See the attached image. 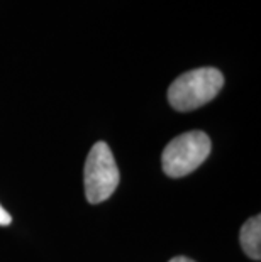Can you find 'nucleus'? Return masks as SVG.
Returning a JSON list of instances; mask_svg holds the SVG:
<instances>
[{"mask_svg":"<svg viewBox=\"0 0 261 262\" xmlns=\"http://www.w3.org/2000/svg\"><path fill=\"white\" fill-rule=\"evenodd\" d=\"M224 86L217 68H197L180 75L168 88V102L178 112H192L212 102Z\"/></svg>","mask_w":261,"mask_h":262,"instance_id":"nucleus-1","label":"nucleus"},{"mask_svg":"<svg viewBox=\"0 0 261 262\" xmlns=\"http://www.w3.org/2000/svg\"><path fill=\"white\" fill-rule=\"evenodd\" d=\"M168 262H195V260H192V259L183 257V255H180V257H173V259H170Z\"/></svg>","mask_w":261,"mask_h":262,"instance_id":"nucleus-6","label":"nucleus"},{"mask_svg":"<svg viewBox=\"0 0 261 262\" xmlns=\"http://www.w3.org/2000/svg\"><path fill=\"white\" fill-rule=\"evenodd\" d=\"M212 142L202 130L185 132L168 142L161 154V168L170 178H183L190 174L209 158Z\"/></svg>","mask_w":261,"mask_h":262,"instance_id":"nucleus-2","label":"nucleus"},{"mask_svg":"<svg viewBox=\"0 0 261 262\" xmlns=\"http://www.w3.org/2000/svg\"><path fill=\"white\" fill-rule=\"evenodd\" d=\"M83 180H85V196L92 205L109 200L117 189L121 172L107 142L98 141L90 149L85 161Z\"/></svg>","mask_w":261,"mask_h":262,"instance_id":"nucleus-3","label":"nucleus"},{"mask_svg":"<svg viewBox=\"0 0 261 262\" xmlns=\"http://www.w3.org/2000/svg\"><path fill=\"white\" fill-rule=\"evenodd\" d=\"M239 244L249 259H261V216H251L239 230Z\"/></svg>","mask_w":261,"mask_h":262,"instance_id":"nucleus-4","label":"nucleus"},{"mask_svg":"<svg viewBox=\"0 0 261 262\" xmlns=\"http://www.w3.org/2000/svg\"><path fill=\"white\" fill-rule=\"evenodd\" d=\"M10 224H12V216H10L9 211L0 205V227H7Z\"/></svg>","mask_w":261,"mask_h":262,"instance_id":"nucleus-5","label":"nucleus"}]
</instances>
